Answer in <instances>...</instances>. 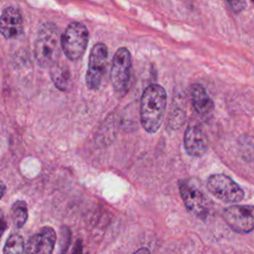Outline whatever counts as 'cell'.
Wrapping results in <instances>:
<instances>
[{"instance_id":"5","label":"cell","mask_w":254,"mask_h":254,"mask_svg":"<svg viewBox=\"0 0 254 254\" xmlns=\"http://www.w3.org/2000/svg\"><path fill=\"white\" fill-rule=\"evenodd\" d=\"M179 190L188 211L195 217L204 220L210 210V201L204 192L195 185L187 181L180 182Z\"/></svg>"},{"instance_id":"7","label":"cell","mask_w":254,"mask_h":254,"mask_svg":"<svg viewBox=\"0 0 254 254\" xmlns=\"http://www.w3.org/2000/svg\"><path fill=\"white\" fill-rule=\"evenodd\" d=\"M108 59V49L105 44H95L88 57V66L85 74V83L89 89H97L100 86Z\"/></svg>"},{"instance_id":"13","label":"cell","mask_w":254,"mask_h":254,"mask_svg":"<svg viewBox=\"0 0 254 254\" xmlns=\"http://www.w3.org/2000/svg\"><path fill=\"white\" fill-rule=\"evenodd\" d=\"M51 78L56 85V87L62 91H68L71 88V74L68 69L64 64H56L50 68Z\"/></svg>"},{"instance_id":"16","label":"cell","mask_w":254,"mask_h":254,"mask_svg":"<svg viewBox=\"0 0 254 254\" xmlns=\"http://www.w3.org/2000/svg\"><path fill=\"white\" fill-rule=\"evenodd\" d=\"M231 10L235 13H239L246 8V1L245 0H227Z\"/></svg>"},{"instance_id":"1","label":"cell","mask_w":254,"mask_h":254,"mask_svg":"<svg viewBox=\"0 0 254 254\" xmlns=\"http://www.w3.org/2000/svg\"><path fill=\"white\" fill-rule=\"evenodd\" d=\"M167 107V93L157 83L148 85L142 93L140 103V120L147 133H156L164 120Z\"/></svg>"},{"instance_id":"14","label":"cell","mask_w":254,"mask_h":254,"mask_svg":"<svg viewBox=\"0 0 254 254\" xmlns=\"http://www.w3.org/2000/svg\"><path fill=\"white\" fill-rule=\"evenodd\" d=\"M11 217L16 228H21L28 219V207L24 200H17L11 206Z\"/></svg>"},{"instance_id":"2","label":"cell","mask_w":254,"mask_h":254,"mask_svg":"<svg viewBox=\"0 0 254 254\" xmlns=\"http://www.w3.org/2000/svg\"><path fill=\"white\" fill-rule=\"evenodd\" d=\"M62 48V37L59 28L53 23H45L38 31L34 55L37 64L43 68H51L59 63Z\"/></svg>"},{"instance_id":"15","label":"cell","mask_w":254,"mask_h":254,"mask_svg":"<svg viewBox=\"0 0 254 254\" xmlns=\"http://www.w3.org/2000/svg\"><path fill=\"white\" fill-rule=\"evenodd\" d=\"M26 246L24 244L23 237L20 234H12L8 237L4 248L3 253L4 254H15V253H23L25 252Z\"/></svg>"},{"instance_id":"9","label":"cell","mask_w":254,"mask_h":254,"mask_svg":"<svg viewBox=\"0 0 254 254\" xmlns=\"http://www.w3.org/2000/svg\"><path fill=\"white\" fill-rule=\"evenodd\" d=\"M187 153L195 158L202 157L207 151V140L203 130L195 124H189L184 137Z\"/></svg>"},{"instance_id":"11","label":"cell","mask_w":254,"mask_h":254,"mask_svg":"<svg viewBox=\"0 0 254 254\" xmlns=\"http://www.w3.org/2000/svg\"><path fill=\"white\" fill-rule=\"evenodd\" d=\"M0 30L2 36L7 39H15L23 33V18L18 8L14 6L3 10L0 19Z\"/></svg>"},{"instance_id":"3","label":"cell","mask_w":254,"mask_h":254,"mask_svg":"<svg viewBox=\"0 0 254 254\" xmlns=\"http://www.w3.org/2000/svg\"><path fill=\"white\" fill-rule=\"evenodd\" d=\"M131 73V54L126 48H119L112 58L110 71V79L113 90L118 97H123L128 92Z\"/></svg>"},{"instance_id":"18","label":"cell","mask_w":254,"mask_h":254,"mask_svg":"<svg viewBox=\"0 0 254 254\" xmlns=\"http://www.w3.org/2000/svg\"><path fill=\"white\" fill-rule=\"evenodd\" d=\"M252 2H253V3H254V0H252Z\"/></svg>"},{"instance_id":"6","label":"cell","mask_w":254,"mask_h":254,"mask_svg":"<svg viewBox=\"0 0 254 254\" xmlns=\"http://www.w3.org/2000/svg\"><path fill=\"white\" fill-rule=\"evenodd\" d=\"M208 190L218 199L235 203L239 202L244 197V191L231 178L223 174H214L208 177L206 182Z\"/></svg>"},{"instance_id":"8","label":"cell","mask_w":254,"mask_h":254,"mask_svg":"<svg viewBox=\"0 0 254 254\" xmlns=\"http://www.w3.org/2000/svg\"><path fill=\"white\" fill-rule=\"evenodd\" d=\"M223 219L235 232H251L254 230V205H231L223 210Z\"/></svg>"},{"instance_id":"17","label":"cell","mask_w":254,"mask_h":254,"mask_svg":"<svg viewBox=\"0 0 254 254\" xmlns=\"http://www.w3.org/2000/svg\"><path fill=\"white\" fill-rule=\"evenodd\" d=\"M140 252H149V250L147 248H141L136 251V253H140Z\"/></svg>"},{"instance_id":"4","label":"cell","mask_w":254,"mask_h":254,"mask_svg":"<svg viewBox=\"0 0 254 254\" xmlns=\"http://www.w3.org/2000/svg\"><path fill=\"white\" fill-rule=\"evenodd\" d=\"M87 44V28L79 22L70 23L62 35V48L69 61L79 60L84 55Z\"/></svg>"},{"instance_id":"12","label":"cell","mask_w":254,"mask_h":254,"mask_svg":"<svg viewBox=\"0 0 254 254\" xmlns=\"http://www.w3.org/2000/svg\"><path fill=\"white\" fill-rule=\"evenodd\" d=\"M190 99H191L193 108L199 115L203 117H207L212 113L214 109V103L201 84L199 83L191 84Z\"/></svg>"},{"instance_id":"10","label":"cell","mask_w":254,"mask_h":254,"mask_svg":"<svg viewBox=\"0 0 254 254\" xmlns=\"http://www.w3.org/2000/svg\"><path fill=\"white\" fill-rule=\"evenodd\" d=\"M57 240V235L53 227L45 226L30 237L26 244V253L50 254L53 252Z\"/></svg>"}]
</instances>
